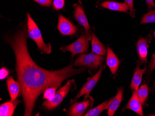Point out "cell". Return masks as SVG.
Returning <instances> with one entry per match:
<instances>
[{"instance_id":"cell-24","label":"cell","mask_w":155,"mask_h":116,"mask_svg":"<svg viewBox=\"0 0 155 116\" xmlns=\"http://www.w3.org/2000/svg\"><path fill=\"white\" fill-rule=\"evenodd\" d=\"M54 7L56 10H60L64 7L65 4L64 0H54Z\"/></svg>"},{"instance_id":"cell-29","label":"cell","mask_w":155,"mask_h":116,"mask_svg":"<svg viewBox=\"0 0 155 116\" xmlns=\"http://www.w3.org/2000/svg\"><path fill=\"white\" fill-rule=\"evenodd\" d=\"M153 33H154V37H155V31H154V32H153Z\"/></svg>"},{"instance_id":"cell-12","label":"cell","mask_w":155,"mask_h":116,"mask_svg":"<svg viewBox=\"0 0 155 116\" xmlns=\"http://www.w3.org/2000/svg\"><path fill=\"white\" fill-rule=\"evenodd\" d=\"M107 65L112 74L115 75L118 70L120 61L110 48H107Z\"/></svg>"},{"instance_id":"cell-3","label":"cell","mask_w":155,"mask_h":116,"mask_svg":"<svg viewBox=\"0 0 155 116\" xmlns=\"http://www.w3.org/2000/svg\"><path fill=\"white\" fill-rule=\"evenodd\" d=\"M104 59L102 56L95 54L93 53L82 54L75 61L74 65L75 66H84L91 69H96L102 64Z\"/></svg>"},{"instance_id":"cell-27","label":"cell","mask_w":155,"mask_h":116,"mask_svg":"<svg viewBox=\"0 0 155 116\" xmlns=\"http://www.w3.org/2000/svg\"><path fill=\"white\" fill-rule=\"evenodd\" d=\"M0 74H1V75H0L1 80L4 79L7 76H8V71L6 68L3 67V68H2V69L1 70Z\"/></svg>"},{"instance_id":"cell-6","label":"cell","mask_w":155,"mask_h":116,"mask_svg":"<svg viewBox=\"0 0 155 116\" xmlns=\"http://www.w3.org/2000/svg\"><path fill=\"white\" fill-rule=\"evenodd\" d=\"M104 68H105L104 65L101 66L100 70L95 74L94 76L93 77L89 78L88 79L87 81L84 85L82 87L81 89L75 97V101L77 100L81 97L84 95H85V99L88 98L90 93L93 89L96 84L97 83V81L100 80L102 71Z\"/></svg>"},{"instance_id":"cell-1","label":"cell","mask_w":155,"mask_h":116,"mask_svg":"<svg viewBox=\"0 0 155 116\" xmlns=\"http://www.w3.org/2000/svg\"><path fill=\"white\" fill-rule=\"evenodd\" d=\"M27 33L20 31L8 40L15 54L18 83L25 104L24 116H31L35 103L47 88L60 86L66 79L85 71L70 65L59 71H47L38 66L30 57L27 46Z\"/></svg>"},{"instance_id":"cell-5","label":"cell","mask_w":155,"mask_h":116,"mask_svg":"<svg viewBox=\"0 0 155 116\" xmlns=\"http://www.w3.org/2000/svg\"><path fill=\"white\" fill-rule=\"evenodd\" d=\"M87 37L86 34L83 33L82 35L74 42L71 45L62 47L61 50L63 52L68 51L72 53V56L79 53H83L87 52L89 48Z\"/></svg>"},{"instance_id":"cell-18","label":"cell","mask_w":155,"mask_h":116,"mask_svg":"<svg viewBox=\"0 0 155 116\" xmlns=\"http://www.w3.org/2000/svg\"><path fill=\"white\" fill-rule=\"evenodd\" d=\"M92 52L94 53L101 56H105L107 53L104 46L100 42L94 34L91 36Z\"/></svg>"},{"instance_id":"cell-10","label":"cell","mask_w":155,"mask_h":116,"mask_svg":"<svg viewBox=\"0 0 155 116\" xmlns=\"http://www.w3.org/2000/svg\"><path fill=\"white\" fill-rule=\"evenodd\" d=\"M58 29L62 35L67 36L74 35L77 31L76 27L61 15L59 17Z\"/></svg>"},{"instance_id":"cell-11","label":"cell","mask_w":155,"mask_h":116,"mask_svg":"<svg viewBox=\"0 0 155 116\" xmlns=\"http://www.w3.org/2000/svg\"><path fill=\"white\" fill-rule=\"evenodd\" d=\"M133 95L130 99L125 109H129L134 111L140 116H143L142 104L138 96L137 92L134 91Z\"/></svg>"},{"instance_id":"cell-2","label":"cell","mask_w":155,"mask_h":116,"mask_svg":"<svg viewBox=\"0 0 155 116\" xmlns=\"http://www.w3.org/2000/svg\"><path fill=\"white\" fill-rule=\"evenodd\" d=\"M28 36L36 43L39 49L42 52L50 54L52 52L51 46L50 43L45 44L43 41L40 29L30 16L28 14Z\"/></svg>"},{"instance_id":"cell-16","label":"cell","mask_w":155,"mask_h":116,"mask_svg":"<svg viewBox=\"0 0 155 116\" xmlns=\"http://www.w3.org/2000/svg\"><path fill=\"white\" fill-rule=\"evenodd\" d=\"M19 103V101H8L2 104L0 106V116H11L13 115L15 107Z\"/></svg>"},{"instance_id":"cell-28","label":"cell","mask_w":155,"mask_h":116,"mask_svg":"<svg viewBox=\"0 0 155 116\" xmlns=\"http://www.w3.org/2000/svg\"><path fill=\"white\" fill-rule=\"evenodd\" d=\"M146 4L147 5V9L150 10L151 8H155V3L153 0H145Z\"/></svg>"},{"instance_id":"cell-19","label":"cell","mask_w":155,"mask_h":116,"mask_svg":"<svg viewBox=\"0 0 155 116\" xmlns=\"http://www.w3.org/2000/svg\"><path fill=\"white\" fill-rule=\"evenodd\" d=\"M111 99H110L103 102L101 104L97 106L95 108L91 109L88 111L84 116H99L103 111L108 109L109 106L111 102Z\"/></svg>"},{"instance_id":"cell-20","label":"cell","mask_w":155,"mask_h":116,"mask_svg":"<svg viewBox=\"0 0 155 116\" xmlns=\"http://www.w3.org/2000/svg\"><path fill=\"white\" fill-rule=\"evenodd\" d=\"M137 94L142 105H143L149 94L148 86L146 84H143L138 89Z\"/></svg>"},{"instance_id":"cell-17","label":"cell","mask_w":155,"mask_h":116,"mask_svg":"<svg viewBox=\"0 0 155 116\" xmlns=\"http://www.w3.org/2000/svg\"><path fill=\"white\" fill-rule=\"evenodd\" d=\"M7 85L11 100L15 101L17 98L20 92L21 88L20 85L19 83H17L13 79L12 77H10L7 80Z\"/></svg>"},{"instance_id":"cell-26","label":"cell","mask_w":155,"mask_h":116,"mask_svg":"<svg viewBox=\"0 0 155 116\" xmlns=\"http://www.w3.org/2000/svg\"><path fill=\"white\" fill-rule=\"evenodd\" d=\"M38 2L39 4L45 7H49L51 6L52 0H34Z\"/></svg>"},{"instance_id":"cell-8","label":"cell","mask_w":155,"mask_h":116,"mask_svg":"<svg viewBox=\"0 0 155 116\" xmlns=\"http://www.w3.org/2000/svg\"><path fill=\"white\" fill-rule=\"evenodd\" d=\"M94 102V99L90 97L85 99L83 102L73 103L69 110L68 115L69 116H82L89 107L93 105Z\"/></svg>"},{"instance_id":"cell-25","label":"cell","mask_w":155,"mask_h":116,"mask_svg":"<svg viewBox=\"0 0 155 116\" xmlns=\"http://www.w3.org/2000/svg\"><path fill=\"white\" fill-rule=\"evenodd\" d=\"M155 68V52L153 55H152V58H151V61L149 65L148 70V72L149 74H150L153 71V70Z\"/></svg>"},{"instance_id":"cell-14","label":"cell","mask_w":155,"mask_h":116,"mask_svg":"<svg viewBox=\"0 0 155 116\" xmlns=\"http://www.w3.org/2000/svg\"><path fill=\"white\" fill-rule=\"evenodd\" d=\"M102 7L110 10L128 13V6L125 3H119L114 1L103 2L101 4Z\"/></svg>"},{"instance_id":"cell-15","label":"cell","mask_w":155,"mask_h":116,"mask_svg":"<svg viewBox=\"0 0 155 116\" xmlns=\"http://www.w3.org/2000/svg\"><path fill=\"white\" fill-rule=\"evenodd\" d=\"M146 68L144 69H140L139 67V66L137 65V67L130 83V87L133 91H138V87L141 83L143 75L144 73L146 72Z\"/></svg>"},{"instance_id":"cell-4","label":"cell","mask_w":155,"mask_h":116,"mask_svg":"<svg viewBox=\"0 0 155 116\" xmlns=\"http://www.w3.org/2000/svg\"><path fill=\"white\" fill-rule=\"evenodd\" d=\"M74 80H69L67 83L56 92L54 96L51 100H48L43 103V105L49 110H52L58 106L66 96L72 88Z\"/></svg>"},{"instance_id":"cell-22","label":"cell","mask_w":155,"mask_h":116,"mask_svg":"<svg viewBox=\"0 0 155 116\" xmlns=\"http://www.w3.org/2000/svg\"><path fill=\"white\" fill-rule=\"evenodd\" d=\"M57 89V87H50L47 88L44 91L43 99L51 100L54 96L56 93V90Z\"/></svg>"},{"instance_id":"cell-9","label":"cell","mask_w":155,"mask_h":116,"mask_svg":"<svg viewBox=\"0 0 155 116\" xmlns=\"http://www.w3.org/2000/svg\"><path fill=\"white\" fill-rule=\"evenodd\" d=\"M74 7V14L75 18L78 23L84 27L86 30L87 37L88 39H90L91 38L90 27L86 14H84V11L80 4H76Z\"/></svg>"},{"instance_id":"cell-21","label":"cell","mask_w":155,"mask_h":116,"mask_svg":"<svg viewBox=\"0 0 155 116\" xmlns=\"http://www.w3.org/2000/svg\"><path fill=\"white\" fill-rule=\"evenodd\" d=\"M155 23V9L150 10L144 14L142 18L140 24Z\"/></svg>"},{"instance_id":"cell-30","label":"cell","mask_w":155,"mask_h":116,"mask_svg":"<svg viewBox=\"0 0 155 116\" xmlns=\"http://www.w3.org/2000/svg\"><path fill=\"white\" fill-rule=\"evenodd\" d=\"M153 86H154V87H155V83H154V85H153Z\"/></svg>"},{"instance_id":"cell-13","label":"cell","mask_w":155,"mask_h":116,"mask_svg":"<svg viewBox=\"0 0 155 116\" xmlns=\"http://www.w3.org/2000/svg\"><path fill=\"white\" fill-rule=\"evenodd\" d=\"M123 92V87H121L118 88L117 94L113 99H111V102L109 106L108 111V116H112L115 113L122 100Z\"/></svg>"},{"instance_id":"cell-23","label":"cell","mask_w":155,"mask_h":116,"mask_svg":"<svg viewBox=\"0 0 155 116\" xmlns=\"http://www.w3.org/2000/svg\"><path fill=\"white\" fill-rule=\"evenodd\" d=\"M124 3H126L128 6L130 14L132 17H135V10L134 9L133 7V0H124Z\"/></svg>"},{"instance_id":"cell-7","label":"cell","mask_w":155,"mask_h":116,"mask_svg":"<svg viewBox=\"0 0 155 116\" xmlns=\"http://www.w3.org/2000/svg\"><path fill=\"white\" fill-rule=\"evenodd\" d=\"M152 40V35L149 34L146 38L140 37L137 44V52L139 56V65L145 64L147 63V54L149 44Z\"/></svg>"}]
</instances>
